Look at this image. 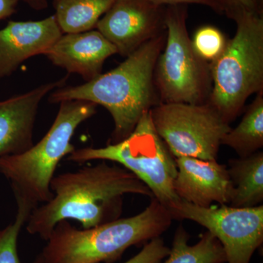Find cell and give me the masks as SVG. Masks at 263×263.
Instances as JSON below:
<instances>
[{
    "label": "cell",
    "mask_w": 263,
    "mask_h": 263,
    "mask_svg": "<svg viewBox=\"0 0 263 263\" xmlns=\"http://www.w3.org/2000/svg\"><path fill=\"white\" fill-rule=\"evenodd\" d=\"M50 187L53 198L35 208L27 221L29 234L45 240L61 221L73 219L89 229L119 219L124 195L154 198L149 188L130 171L105 162L54 176Z\"/></svg>",
    "instance_id": "obj_1"
},
{
    "label": "cell",
    "mask_w": 263,
    "mask_h": 263,
    "mask_svg": "<svg viewBox=\"0 0 263 263\" xmlns=\"http://www.w3.org/2000/svg\"><path fill=\"white\" fill-rule=\"evenodd\" d=\"M165 41L160 33L113 70L79 86L59 88L50 95V103L84 100L102 105L114 119L113 143L125 139L154 105L155 67Z\"/></svg>",
    "instance_id": "obj_2"
},
{
    "label": "cell",
    "mask_w": 263,
    "mask_h": 263,
    "mask_svg": "<svg viewBox=\"0 0 263 263\" xmlns=\"http://www.w3.org/2000/svg\"><path fill=\"white\" fill-rule=\"evenodd\" d=\"M144 211L131 217L79 230L67 220L55 226L43 249L44 263L111 262L129 247L160 237L173 217L155 198Z\"/></svg>",
    "instance_id": "obj_3"
},
{
    "label": "cell",
    "mask_w": 263,
    "mask_h": 263,
    "mask_svg": "<svg viewBox=\"0 0 263 263\" xmlns=\"http://www.w3.org/2000/svg\"><path fill=\"white\" fill-rule=\"evenodd\" d=\"M97 106L84 100L61 102L54 122L37 144L20 155L0 157V174L10 181L15 199L37 208L53 198L50 186L57 166L76 150L72 136L96 114Z\"/></svg>",
    "instance_id": "obj_4"
},
{
    "label": "cell",
    "mask_w": 263,
    "mask_h": 263,
    "mask_svg": "<svg viewBox=\"0 0 263 263\" xmlns=\"http://www.w3.org/2000/svg\"><path fill=\"white\" fill-rule=\"evenodd\" d=\"M234 37L210 64L213 86L207 103L228 124L241 113L251 95L263 91L262 12L235 15Z\"/></svg>",
    "instance_id": "obj_5"
},
{
    "label": "cell",
    "mask_w": 263,
    "mask_h": 263,
    "mask_svg": "<svg viewBox=\"0 0 263 263\" xmlns=\"http://www.w3.org/2000/svg\"><path fill=\"white\" fill-rule=\"evenodd\" d=\"M67 160L84 163L107 160L120 164L149 188L154 198L168 209L181 199L175 193L176 160L161 139L151 117L145 112L125 139L102 148L76 149Z\"/></svg>",
    "instance_id": "obj_6"
},
{
    "label": "cell",
    "mask_w": 263,
    "mask_h": 263,
    "mask_svg": "<svg viewBox=\"0 0 263 263\" xmlns=\"http://www.w3.org/2000/svg\"><path fill=\"white\" fill-rule=\"evenodd\" d=\"M184 5H169L164 11L167 36L155 71L161 103H205L212 91L210 65L194 50Z\"/></svg>",
    "instance_id": "obj_7"
},
{
    "label": "cell",
    "mask_w": 263,
    "mask_h": 263,
    "mask_svg": "<svg viewBox=\"0 0 263 263\" xmlns=\"http://www.w3.org/2000/svg\"><path fill=\"white\" fill-rule=\"evenodd\" d=\"M150 114L156 131L175 158L216 160L221 141L231 129L208 103H161Z\"/></svg>",
    "instance_id": "obj_8"
},
{
    "label": "cell",
    "mask_w": 263,
    "mask_h": 263,
    "mask_svg": "<svg viewBox=\"0 0 263 263\" xmlns=\"http://www.w3.org/2000/svg\"><path fill=\"white\" fill-rule=\"evenodd\" d=\"M173 219H188L206 228L220 242L226 263H250L263 242V205L200 207L179 200L168 209Z\"/></svg>",
    "instance_id": "obj_9"
},
{
    "label": "cell",
    "mask_w": 263,
    "mask_h": 263,
    "mask_svg": "<svg viewBox=\"0 0 263 263\" xmlns=\"http://www.w3.org/2000/svg\"><path fill=\"white\" fill-rule=\"evenodd\" d=\"M164 11L146 0H115L99 20L96 28L127 57L143 43L160 34Z\"/></svg>",
    "instance_id": "obj_10"
},
{
    "label": "cell",
    "mask_w": 263,
    "mask_h": 263,
    "mask_svg": "<svg viewBox=\"0 0 263 263\" xmlns=\"http://www.w3.org/2000/svg\"><path fill=\"white\" fill-rule=\"evenodd\" d=\"M177 175L175 193L181 200L200 207H209L214 202L230 204L233 184L228 167L214 160L194 157L175 158Z\"/></svg>",
    "instance_id": "obj_11"
},
{
    "label": "cell",
    "mask_w": 263,
    "mask_h": 263,
    "mask_svg": "<svg viewBox=\"0 0 263 263\" xmlns=\"http://www.w3.org/2000/svg\"><path fill=\"white\" fill-rule=\"evenodd\" d=\"M67 77L0 101V157L24 153L34 145L33 129L40 103Z\"/></svg>",
    "instance_id": "obj_12"
},
{
    "label": "cell",
    "mask_w": 263,
    "mask_h": 263,
    "mask_svg": "<svg viewBox=\"0 0 263 263\" xmlns=\"http://www.w3.org/2000/svg\"><path fill=\"white\" fill-rule=\"evenodd\" d=\"M62 34L54 15L41 21H10L0 29V79L31 57L44 55Z\"/></svg>",
    "instance_id": "obj_13"
},
{
    "label": "cell",
    "mask_w": 263,
    "mask_h": 263,
    "mask_svg": "<svg viewBox=\"0 0 263 263\" xmlns=\"http://www.w3.org/2000/svg\"><path fill=\"white\" fill-rule=\"evenodd\" d=\"M115 53L117 48L101 33L90 30L62 34L44 55L53 65L89 82L101 74L104 62Z\"/></svg>",
    "instance_id": "obj_14"
},
{
    "label": "cell",
    "mask_w": 263,
    "mask_h": 263,
    "mask_svg": "<svg viewBox=\"0 0 263 263\" xmlns=\"http://www.w3.org/2000/svg\"><path fill=\"white\" fill-rule=\"evenodd\" d=\"M228 174L233 184L231 206L245 208L260 205L263 200V153L230 160Z\"/></svg>",
    "instance_id": "obj_15"
},
{
    "label": "cell",
    "mask_w": 263,
    "mask_h": 263,
    "mask_svg": "<svg viewBox=\"0 0 263 263\" xmlns=\"http://www.w3.org/2000/svg\"><path fill=\"white\" fill-rule=\"evenodd\" d=\"M115 0H53L55 17L63 34L87 32L97 24Z\"/></svg>",
    "instance_id": "obj_16"
},
{
    "label": "cell",
    "mask_w": 263,
    "mask_h": 263,
    "mask_svg": "<svg viewBox=\"0 0 263 263\" xmlns=\"http://www.w3.org/2000/svg\"><path fill=\"white\" fill-rule=\"evenodd\" d=\"M222 144L233 148L239 157L252 155L262 148L263 91L257 93L238 125L224 136Z\"/></svg>",
    "instance_id": "obj_17"
},
{
    "label": "cell",
    "mask_w": 263,
    "mask_h": 263,
    "mask_svg": "<svg viewBox=\"0 0 263 263\" xmlns=\"http://www.w3.org/2000/svg\"><path fill=\"white\" fill-rule=\"evenodd\" d=\"M188 233L180 226L173 240L172 248L164 263H226V255L220 242L209 231L197 243H188Z\"/></svg>",
    "instance_id": "obj_18"
},
{
    "label": "cell",
    "mask_w": 263,
    "mask_h": 263,
    "mask_svg": "<svg viewBox=\"0 0 263 263\" xmlns=\"http://www.w3.org/2000/svg\"><path fill=\"white\" fill-rule=\"evenodd\" d=\"M15 200L17 214L14 221L0 230V263H22L17 250L19 233L35 208L22 199L16 198ZM32 263H44L41 254Z\"/></svg>",
    "instance_id": "obj_19"
},
{
    "label": "cell",
    "mask_w": 263,
    "mask_h": 263,
    "mask_svg": "<svg viewBox=\"0 0 263 263\" xmlns=\"http://www.w3.org/2000/svg\"><path fill=\"white\" fill-rule=\"evenodd\" d=\"M226 37L219 29L212 26H204L197 29L192 44L195 53L205 62H214L224 51Z\"/></svg>",
    "instance_id": "obj_20"
},
{
    "label": "cell",
    "mask_w": 263,
    "mask_h": 263,
    "mask_svg": "<svg viewBox=\"0 0 263 263\" xmlns=\"http://www.w3.org/2000/svg\"><path fill=\"white\" fill-rule=\"evenodd\" d=\"M169 253L170 248L158 237L151 240L139 253L124 263H160Z\"/></svg>",
    "instance_id": "obj_21"
},
{
    "label": "cell",
    "mask_w": 263,
    "mask_h": 263,
    "mask_svg": "<svg viewBox=\"0 0 263 263\" xmlns=\"http://www.w3.org/2000/svg\"><path fill=\"white\" fill-rule=\"evenodd\" d=\"M219 9L224 11L228 16L233 18L243 12L260 10V0H216Z\"/></svg>",
    "instance_id": "obj_22"
},
{
    "label": "cell",
    "mask_w": 263,
    "mask_h": 263,
    "mask_svg": "<svg viewBox=\"0 0 263 263\" xmlns=\"http://www.w3.org/2000/svg\"><path fill=\"white\" fill-rule=\"evenodd\" d=\"M152 4L162 7L163 5L199 4L210 7L216 11L220 12L219 5L214 0H146Z\"/></svg>",
    "instance_id": "obj_23"
},
{
    "label": "cell",
    "mask_w": 263,
    "mask_h": 263,
    "mask_svg": "<svg viewBox=\"0 0 263 263\" xmlns=\"http://www.w3.org/2000/svg\"><path fill=\"white\" fill-rule=\"evenodd\" d=\"M19 0H0V21L9 18L16 10Z\"/></svg>",
    "instance_id": "obj_24"
},
{
    "label": "cell",
    "mask_w": 263,
    "mask_h": 263,
    "mask_svg": "<svg viewBox=\"0 0 263 263\" xmlns=\"http://www.w3.org/2000/svg\"><path fill=\"white\" fill-rule=\"evenodd\" d=\"M22 1L28 5L32 9L37 11L46 9L48 7L47 0H22Z\"/></svg>",
    "instance_id": "obj_25"
},
{
    "label": "cell",
    "mask_w": 263,
    "mask_h": 263,
    "mask_svg": "<svg viewBox=\"0 0 263 263\" xmlns=\"http://www.w3.org/2000/svg\"><path fill=\"white\" fill-rule=\"evenodd\" d=\"M214 1H216V0H214Z\"/></svg>",
    "instance_id": "obj_26"
}]
</instances>
